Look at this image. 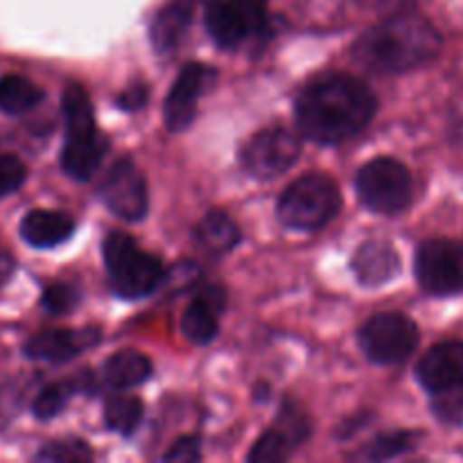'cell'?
<instances>
[{
  "instance_id": "obj_1",
  "label": "cell",
  "mask_w": 463,
  "mask_h": 463,
  "mask_svg": "<svg viewBox=\"0 0 463 463\" xmlns=\"http://www.w3.org/2000/svg\"><path fill=\"white\" fill-rule=\"evenodd\" d=\"M297 127L317 145H339L369 127L378 98L357 77L335 72L312 81L297 98Z\"/></svg>"
},
{
  "instance_id": "obj_2",
  "label": "cell",
  "mask_w": 463,
  "mask_h": 463,
  "mask_svg": "<svg viewBox=\"0 0 463 463\" xmlns=\"http://www.w3.org/2000/svg\"><path fill=\"white\" fill-rule=\"evenodd\" d=\"M441 34L420 14H401L357 39L353 57L371 72L398 75L425 66L441 52Z\"/></svg>"
},
{
  "instance_id": "obj_3",
  "label": "cell",
  "mask_w": 463,
  "mask_h": 463,
  "mask_svg": "<svg viewBox=\"0 0 463 463\" xmlns=\"http://www.w3.org/2000/svg\"><path fill=\"white\" fill-rule=\"evenodd\" d=\"M66 120V143L61 149V170L75 181L93 179L109 152V140L95 125L93 102L80 84H71L61 95Z\"/></svg>"
},
{
  "instance_id": "obj_4",
  "label": "cell",
  "mask_w": 463,
  "mask_h": 463,
  "mask_svg": "<svg viewBox=\"0 0 463 463\" xmlns=\"http://www.w3.org/2000/svg\"><path fill=\"white\" fill-rule=\"evenodd\" d=\"M109 285L118 297L138 301L165 283V265L154 253L143 251L125 231H111L102 242Z\"/></svg>"
},
{
  "instance_id": "obj_5",
  "label": "cell",
  "mask_w": 463,
  "mask_h": 463,
  "mask_svg": "<svg viewBox=\"0 0 463 463\" xmlns=\"http://www.w3.org/2000/svg\"><path fill=\"white\" fill-rule=\"evenodd\" d=\"M342 211L339 185L328 175L312 172L283 190L276 206L280 224L292 231H319Z\"/></svg>"
},
{
  "instance_id": "obj_6",
  "label": "cell",
  "mask_w": 463,
  "mask_h": 463,
  "mask_svg": "<svg viewBox=\"0 0 463 463\" xmlns=\"http://www.w3.org/2000/svg\"><path fill=\"white\" fill-rule=\"evenodd\" d=\"M357 199L378 215H398L414 199L411 172L396 158H373L357 170Z\"/></svg>"
},
{
  "instance_id": "obj_7",
  "label": "cell",
  "mask_w": 463,
  "mask_h": 463,
  "mask_svg": "<svg viewBox=\"0 0 463 463\" xmlns=\"http://www.w3.org/2000/svg\"><path fill=\"white\" fill-rule=\"evenodd\" d=\"M419 326L402 312H380L357 330V344L366 360L389 366L405 362L419 348Z\"/></svg>"
},
{
  "instance_id": "obj_8",
  "label": "cell",
  "mask_w": 463,
  "mask_h": 463,
  "mask_svg": "<svg viewBox=\"0 0 463 463\" xmlns=\"http://www.w3.org/2000/svg\"><path fill=\"white\" fill-rule=\"evenodd\" d=\"M414 271L419 285L432 297L463 292V244L457 240H425L416 251Z\"/></svg>"
},
{
  "instance_id": "obj_9",
  "label": "cell",
  "mask_w": 463,
  "mask_h": 463,
  "mask_svg": "<svg viewBox=\"0 0 463 463\" xmlns=\"http://www.w3.org/2000/svg\"><path fill=\"white\" fill-rule=\"evenodd\" d=\"M301 156V140L285 127H267L244 143L240 163L253 179L269 181L292 170Z\"/></svg>"
},
{
  "instance_id": "obj_10",
  "label": "cell",
  "mask_w": 463,
  "mask_h": 463,
  "mask_svg": "<svg viewBox=\"0 0 463 463\" xmlns=\"http://www.w3.org/2000/svg\"><path fill=\"white\" fill-rule=\"evenodd\" d=\"M98 194L104 206L125 222L145 220L149 211L147 179L131 158L113 163L98 185Z\"/></svg>"
},
{
  "instance_id": "obj_11",
  "label": "cell",
  "mask_w": 463,
  "mask_h": 463,
  "mask_svg": "<svg viewBox=\"0 0 463 463\" xmlns=\"http://www.w3.org/2000/svg\"><path fill=\"white\" fill-rule=\"evenodd\" d=\"M307 437H310V419H307V414L301 407L285 402L274 428H269L258 439L247 459L251 463L285 461Z\"/></svg>"
},
{
  "instance_id": "obj_12",
  "label": "cell",
  "mask_w": 463,
  "mask_h": 463,
  "mask_svg": "<svg viewBox=\"0 0 463 463\" xmlns=\"http://www.w3.org/2000/svg\"><path fill=\"white\" fill-rule=\"evenodd\" d=\"M217 77L213 68L203 63H185L184 71L176 75L170 93H167L163 116H165V127L170 131H185L197 118V102L206 86Z\"/></svg>"
},
{
  "instance_id": "obj_13",
  "label": "cell",
  "mask_w": 463,
  "mask_h": 463,
  "mask_svg": "<svg viewBox=\"0 0 463 463\" xmlns=\"http://www.w3.org/2000/svg\"><path fill=\"white\" fill-rule=\"evenodd\" d=\"M99 339H102V330L95 328V326H86V328L43 330V333L34 335V337L23 346V353H25L30 360L63 364V362L75 360L77 355L86 353L89 348L98 346Z\"/></svg>"
},
{
  "instance_id": "obj_14",
  "label": "cell",
  "mask_w": 463,
  "mask_h": 463,
  "mask_svg": "<svg viewBox=\"0 0 463 463\" xmlns=\"http://www.w3.org/2000/svg\"><path fill=\"white\" fill-rule=\"evenodd\" d=\"M229 294L222 285L206 283L197 288V294L181 315V335L190 344L206 346L220 333V315L224 312Z\"/></svg>"
},
{
  "instance_id": "obj_15",
  "label": "cell",
  "mask_w": 463,
  "mask_h": 463,
  "mask_svg": "<svg viewBox=\"0 0 463 463\" xmlns=\"http://www.w3.org/2000/svg\"><path fill=\"white\" fill-rule=\"evenodd\" d=\"M416 380L428 393L463 384V342L450 339L430 348L416 362Z\"/></svg>"
},
{
  "instance_id": "obj_16",
  "label": "cell",
  "mask_w": 463,
  "mask_h": 463,
  "mask_svg": "<svg viewBox=\"0 0 463 463\" xmlns=\"http://www.w3.org/2000/svg\"><path fill=\"white\" fill-rule=\"evenodd\" d=\"M351 269L362 285L380 288L401 274V256L384 240H369L355 251Z\"/></svg>"
},
{
  "instance_id": "obj_17",
  "label": "cell",
  "mask_w": 463,
  "mask_h": 463,
  "mask_svg": "<svg viewBox=\"0 0 463 463\" xmlns=\"http://www.w3.org/2000/svg\"><path fill=\"white\" fill-rule=\"evenodd\" d=\"M75 233V220L61 211H30L21 222V238L34 249H52Z\"/></svg>"
},
{
  "instance_id": "obj_18",
  "label": "cell",
  "mask_w": 463,
  "mask_h": 463,
  "mask_svg": "<svg viewBox=\"0 0 463 463\" xmlns=\"http://www.w3.org/2000/svg\"><path fill=\"white\" fill-rule=\"evenodd\" d=\"M203 23L211 39L224 50H235L251 36L247 23L231 0H208L203 9Z\"/></svg>"
},
{
  "instance_id": "obj_19",
  "label": "cell",
  "mask_w": 463,
  "mask_h": 463,
  "mask_svg": "<svg viewBox=\"0 0 463 463\" xmlns=\"http://www.w3.org/2000/svg\"><path fill=\"white\" fill-rule=\"evenodd\" d=\"M152 375V360L138 351H118L104 362L102 378L116 392H129L147 383Z\"/></svg>"
},
{
  "instance_id": "obj_20",
  "label": "cell",
  "mask_w": 463,
  "mask_h": 463,
  "mask_svg": "<svg viewBox=\"0 0 463 463\" xmlns=\"http://www.w3.org/2000/svg\"><path fill=\"white\" fill-rule=\"evenodd\" d=\"M193 23V0H172L156 14L149 30V39L156 52H170L184 39Z\"/></svg>"
},
{
  "instance_id": "obj_21",
  "label": "cell",
  "mask_w": 463,
  "mask_h": 463,
  "mask_svg": "<svg viewBox=\"0 0 463 463\" xmlns=\"http://www.w3.org/2000/svg\"><path fill=\"white\" fill-rule=\"evenodd\" d=\"M240 238H242L240 226L222 211L206 213L199 220V224L194 226V240L211 256H222V253L233 251L240 244Z\"/></svg>"
},
{
  "instance_id": "obj_22",
  "label": "cell",
  "mask_w": 463,
  "mask_h": 463,
  "mask_svg": "<svg viewBox=\"0 0 463 463\" xmlns=\"http://www.w3.org/2000/svg\"><path fill=\"white\" fill-rule=\"evenodd\" d=\"M43 102V90L21 75L0 77V111L21 116Z\"/></svg>"
},
{
  "instance_id": "obj_23",
  "label": "cell",
  "mask_w": 463,
  "mask_h": 463,
  "mask_svg": "<svg viewBox=\"0 0 463 463\" xmlns=\"http://www.w3.org/2000/svg\"><path fill=\"white\" fill-rule=\"evenodd\" d=\"M143 401L138 396H131V393L118 392L104 402V425L111 432L122 434V437H129L136 432V428L143 420Z\"/></svg>"
},
{
  "instance_id": "obj_24",
  "label": "cell",
  "mask_w": 463,
  "mask_h": 463,
  "mask_svg": "<svg viewBox=\"0 0 463 463\" xmlns=\"http://www.w3.org/2000/svg\"><path fill=\"white\" fill-rule=\"evenodd\" d=\"M80 392L77 387V380H61V383H52L45 389H41V393L36 396L32 411H34L36 419L50 420L54 416L61 414L66 410V405L71 402V398Z\"/></svg>"
},
{
  "instance_id": "obj_25",
  "label": "cell",
  "mask_w": 463,
  "mask_h": 463,
  "mask_svg": "<svg viewBox=\"0 0 463 463\" xmlns=\"http://www.w3.org/2000/svg\"><path fill=\"white\" fill-rule=\"evenodd\" d=\"M430 411L434 419L450 428H463V384L432 393Z\"/></svg>"
},
{
  "instance_id": "obj_26",
  "label": "cell",
  "mask_w": 463,
  "mask_h": 463,
  "mask_svg": "<svg viewBox=\"0 0 463 463\" xmlns=\"http://www.w3.org/2000/svg\"><path fill=\"white\" fill-rule=\"evenodd\" d=\"M416 448V434L411 432H392L383 434L375 441L369 443L364 457L371 461H384V459H396V457L405 455V452L414 450Z\"/></svg>"
},
{
  "instance_id": "obj_27",
  "label": "cell",
  "mask_w": 463,
  "mask_h": 463,
  "mask_svg": "<svg viewBox=\"0 0 463 463\" xmlns=\"http://www.w3.org/2000/svg\"><path fill=\"white\" fill-rule=\"evenodd\" d=\"M81 294L75 285L71 283H52L45 288V292L41 294V306L50 315H68L77 307Z\"/></svg>"
},
{
  "instance_id": "obj_28",
  "label": "cell",
  "mask_w": 463,
  "mask_h": 463,
  "mask_svg": "<svg viewBox=\"0 0 463 463\" xmlns=\"http://www.w3.org/2000/svg\"><path fill=\"white\" fill-rule=\"evenodd\" d=\"M93 457L90 448L84 441H57L45 446L43 450L36 455L41 461H89Z\"/></svg>"
},
{
  "instance_id": "obj_29",
  "label": "cell",
  "mask_w": 463,
  "mask_h": 463,
  "mask_svg": "<svg viewBox=\"0 0 463 463\" xmlns=\"http://www.w3.org/2000/svg\"><path fill=\"white\" fill-rule=\"evenodd\" d=\"M25 176L27 170L21 158L14 156V154H3L0 156V199L16 193L25 184Z\"/></svg>"
},
{
  "instance_id": "obj_30",
  "label": "cell",
  "mask_w": 463,
  "mask_h": 463,
  "mask_svg": "<svg viewBox=\"0 0 463 463\" xmlns=\"http://www.w3.org/2000/svg\"><path fill=\"white\" fill-rule=\"evenodd\" d=\"M231 3L235 5L240 16L244 18L251 36L267 30V23H269V16H267V0H231Z\"/></svg>"
},
{
  "instance_id": "obj_31",
  "label": "cell",
  "mask_w": 463,
  "mask_h": 463,
  "mask_svg": "<svg viewBox=\"0 0 463 463\" xmlns=\"http://www.w3.org/2000/svg\"><path fill=\"white\" fill-rule=\"evenodd\" d=\"M163 461L175 463H197L202 461V441L199 437H179L163 455Z\"/></svg>"
},
{
  "instance_id": "obj_32",
  "label": "cell",
  "mask_w": 463,
  "mask_h": 463,
  "mask_svg": "<svg viewBox=\"0 0 463 463\" xmlns=\"http://www.w3.org/2000/svg\"><path fill=\"white\" fill-rule=\"evenodd\" d=\"M147 99H149L147 86L131 84L129 89H125L120 95H118L116 104H118V109H125V111L134 113V111H140V109L147 107Z\"/></svg>"
},
{
  "instance_id": "obj_33",
  "label": "cell",
  "mask_w": 463,
  "mask_h": 463,
  "mask_svg": "<svg viewBox=\"0 0 463 463\" xmlns=\"http://www.w3.org/2000/svg\"><path fill=\"white\" fill-rule=\"evenodd\" d=\"M14 271H16V260L12 258V253L0 249V285L7 283L14 276Z\"/></svg>"
},
{
  "instance_id": "obj_34",
  "label": "cell",
  "mask_w": 463,
  "mask_h": 463,
  "mask_svg": "<svg viewBox=\"0 0 463 463\" xmlns=\"http://www.w3.org/2000/svg\"><path fill=\"white\" fill-rule=\"evenodd\" d=\"M455 140L457 143H461L463 145V118H459V122H457V127H455Z\"/></svg>"
}]
</instances>
